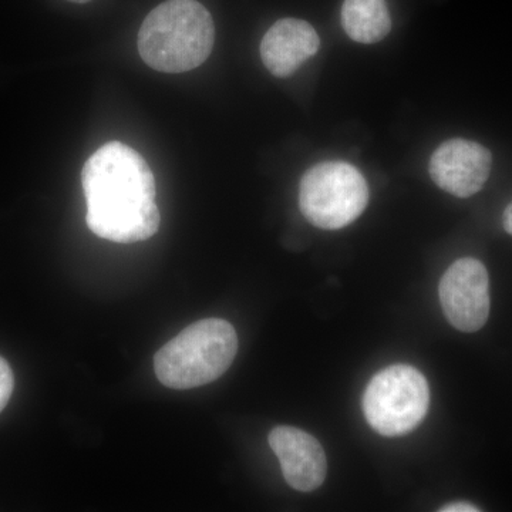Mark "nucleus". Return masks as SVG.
Returning <instances> with one entry per match:
<instances>
[{"label":"nucleus","mask_w":512,"mask_h":512,"mask_svg":"<svg viewBox=\"0 0 512 512\" xmlns=\"http://www.w3.org/2000/svg\"><path fill=\"white\" fill-rule=\"evenodd\" d=\"M87 227L117 244L146 241L160 228L156 180L150 165L120 141L100 147L84 164Z\"/></svg>","instance_id":"obj_1"},{"label":"nucleus","mask_w":512,"mask_h":512,"mask_svg":"<svg viewBox=\"0 0 512 512\" xmlns=\"http://www.w3.org/2000/svg\"><path fill=\"white\" fill-rule=\"evenodd\" d=\"M215 42L211 13L197 0H167L148 13L138 32V53L151 69L184 73L210 57Z\"/></svg>","instance_id":"obj_2"},{"label":"nucleus","mask_w":512,"mask_h":512,"mask_svg":"<svg viewBox=\"0 0 512 512\" xmlns=\"http://www.w3.org/2000/svg\"><path fill=\"white\" fill-rule=\"evenodd\" d=\"M238 352V336L224 319H202L158 350L154 370L165 387L188 390L204 386L231 367Z\"/></svg>","instance_id":"obj_3"},{"label":"nucleus","mask_w":512,"mask_h":512,"mask_svg":"<svg viewBox=\"0 0 512 512\" xmlns=\"http://www.w3.org/2000/svg\"><path fill=\"white\" fill-rule=\"evenodd\" d=\"M369 202L363 174L352 164L326 161L306 171L299 187L303 217L320 229H340L355 222Z\"/></svg>","instance_id":"obj_4"},{"label":"nucleus","mask_w":512,"mask_h":512,"mask_svg":"<svg viewBox=\"0 0 512 512\" xmlns=\"http://www.w3.org/2000/svg\"><path fill=\"white\" fill-rule=\"evenodd\" d=\"M429 406L426 377L407 365L386 367L370 380L363 394L367 423L384 437L404 436L416 429Z\"/></svg>","instance_id":"obj_5"},{"label":"nucleus","mask_w":512,"mask_h":512,"mask_svg":"<svg viewBox=\"0 0 512 512\" xmlns=\"http://www.w3.org/2000/svg\"><path fill=\"white\" fill-rule=\"evenodd\" d=\"M441 308L448 322L460 332L483 328L490 315V278L483 262L461 258L440 281Z\"/></svg>","instance_id":"obj_6"},{"label":"nucleus","mask_w":512,"mask_h":512,"mask_svg":"<svg viewBox=\"0 0 512 512\" xmlns=\"http://www.w3.org/2000/svg\"><path fill=\"white\" fill-rule=\"evenodd\" d=\"M493 156L476 141L453 138L430 158L429 171L441 190L458 198L473 197L490 178Z\"/></svg>","instance_id":"obj_7"},{"label":"nucleus","mask_w":512,"mask_h":512,"mask_svg":"<svg viewBox=\"0 0 512 512\" xmlns=\"http://www.w3.org/2000/svg\"><path fill=\"white\" fill-rule=\"evenodd\" d=\"M268 441L281 463L286 483L293 490H318L328 473V460L315 437L296 427L279 426L269 433Z\"/></svg>","instance_id":"obj_8"},{"label":"nucleus","mask_w":512,"mask_h":512,"mask_svg":"<svg viewBox=\"0 0 512 512\" xmlns=\"http://www.w3.org/2000/svg\"><path fill=\"white\" fill-rule=\"evenodd\" d=\"M320 39L312 25L301 19H281L261 42V59L275 77L292 76L318 53Z\"/></svg>","instance_id":"obj_9"},{"label":"nucleus","mask_w":512,"mask_h":512,"mask_svg":"<svg viewBox=\"0 0 512 512\" xmlns=\"http://www.w3.org/2000/svg\"><path fill=\"white\" fill-rule=\"evenodd\" d=\"M342 25L350 39L357 43L380 42L392 29L386 0H345Z\"/></svg>","instance_id":"obj_10"},{"label":"nucleus","mask_w":512,"mask_h":512,"mask_svg":"<svg viewBox=\"0 0 512 512\" xmlns=\"http://www.w3.org/2000/svg\"><path fill=\"white\" fill-rule=\"evenodd\" d=\"M13 387H15V377L9 363L0 356V413L8 406L10 397H12Z\"/></svg>","instance_id":"obj_11"},{"label":"nucleus","mask_w":512,"mask_h":512,"mask_svg":"<svg viewBox=\"0 0 512 512\" xmlns=\"http://www.w3.org/2000/svg\"><path fill=\"white\" fill-rule=\"evenodd\" d=\"M441 512H477L480 511V508H477L476 505L470 503H453L444 505L443 508H440Z\"/></svg>","instance_id":"obj_12"},{"label":"nucleus","mask_w":512,"mask_h":512,"mask_svg":"<svg viewBox=\"0 0 512 512\" xmlns=\"http://www.w3.org/2000/svg\"><path fill=\"white\" fill-rule=\"evenodd\" d=\"M503 225L505 231H507L508 234L512 235V201L510 202V204H508V207L505 208L503 214Z\"/></svg>","instance_id":"obj_13"},{"label":"nucleus","mask_w":512,"mask_h":512,"mask_svg":"<svg viewBox=\"0 0 512 512\" xmlns=\"http://www.w3.org/2000/svg\"><path fill=\"white\" fill-rule=\"evenodd\" d=\"M69 2H73V3H87V2H90V0H69Z\"/></svg>","instance_id":"obj_14"}]
</instances>
